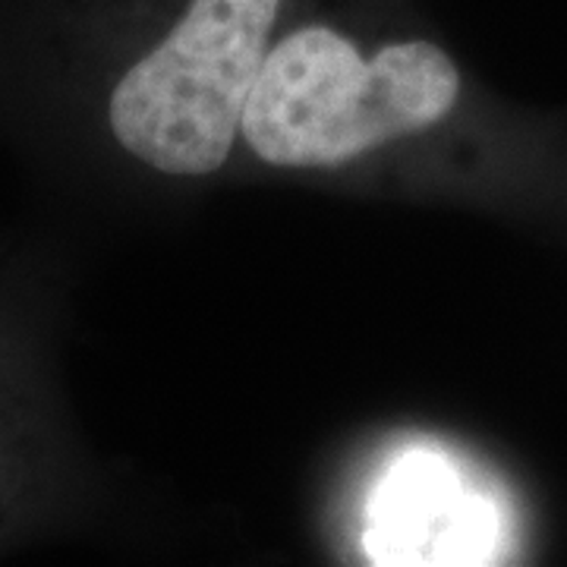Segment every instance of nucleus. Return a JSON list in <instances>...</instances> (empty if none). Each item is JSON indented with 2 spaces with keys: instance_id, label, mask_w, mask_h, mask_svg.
<instances>
[{
  "instance_id": "1",
  "label": "nucleus",
  "mask_w": 567,
  "mask_h": 567,
  "mask_svg": "<svg viewBox=\"0 0 567 567\" xmlns=\"http://www.w3.org/2000/svg\"><path fill=\"white\" fill-rule=\"evenodd\" d=\"M457 92L461 73L439 44H388L365 61L334 29L309 25L268 48L244 133L268 164L334 167L429 130Z\"/></svg>"
},
{
  "instance_id": "2",
  "label": "nucleus",
  "mask_w": 567,
  "mask_h": 567,
  "mask_svg": "<svg viewBox=\"0 0 567 567\" xmlns=\"http://www.w3.org/2000/svg\"><path fill=\"white\" fill-rule=\"evenodd\" d=\"M278 10L281 0H193L111 89L107 126L123 152L174 177L215 174L244 130Z\"/></svg>"
},
{
  "instance_id": "3",
  "label": "nucleus",
  "mask_w": 567,
  "mask_h": 567,
  "mask_svg": "<svg viewBox=\"0 0 567 567\" xmlns=\"http://www.w3.org/2000/svg\"><path fill=\"white\" fill-rule=\"evenodd\" d=\"M464 498L457 486L439 476V470L413 457L388 480L379 502V543H372V561L382 565H447L466 561L464 551H473L466 543Z\"/></svg>"
}]
</instances>
